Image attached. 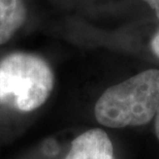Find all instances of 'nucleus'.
<instances>
[{
  "label": "nucleus",
  "instance_id": "1",
  "mask_svg": "<svg viewBox=\"0 0 159 159\" xmlns=\"http://www.w3.org/2000/svg\"><path fill=\"white\" fill-rule=\"evenodd\" d=\"M159 104V69L149 68L111 86L94 107L95 119L109 128L143 126L154 119Z\"/></svg>",
  "mask_w": 159,
  "mask_h": 159
},
{
  "label": "nucleus",
  "instance_id": "2",
  "mask_svg": "<svg viewBox=\"0 0 159 159\" xmlns=\"http://www.w3.org/2000/svg\"><path fill=\"white\" fill-rule=\"evenodd\" d=\"M55 84L46 60L29 53H12L0 61V104L32 112L49 99Z\"/></svg>",
  "mask_w": 159,
  "mask_h": 159
},
{
  "label": "nucleus",
  "instance_id": "3",
  "mask_svg": "<svg viewBox=\"0 0 159 159\" xmlns=\"http://www.w3.org/2000/svg\"><path fill=\"white\" fill-rule=\"evenodd\" d=\"M64 159H116L109 134L101 128L81 133L71 142Z\"/></svg>",
  "mask_w": 159,
  "mask_h": 159
},
{
  "label": "nucleus",
  "instance_id": "4",
  "mask_svg": "<svg viewBox=\"0 0 159 159\" xmlns=\"http://www.w3.org/2000/svg\"><path fill=\"white\" fill-rule=\"evenodd\" d=\"M26 20L23 0H0V46L20 29Z\"/></svg>",
  "mask_w": 159,
  "mask_h": 159
},
{
  "label": "nucleus",
  "instance_id": "5",
  "mask_svg": "<svg viewBox=\"0 0 159 159\" xmlns=\"http://www.w3.org/2000/svg\"><path fill=\"white\" fill-rule=\"evenodd\" d=\"M150 48L154 55L156 56L157 58H159V29L151 37Z\"/></svg>",
  "mask_w": 159,
  "mask_h": 159
},
{
  "label": "nucleus",
  "instance_id": "6",
  "mask_svg": "<svg viewBox=\"0 0 159 159\" xmlns=\"http://www.w3.org/2000/svg\"><path fill=\"white\" fill-rule=\"evenodd\" d=\"M143 1L145 3H147V4L153 9L157 20L159 21V0H143Z\"/></svg>",
  "mask_w": 159,
  "mask_h": 159
},
{
  "label": "nucleus",
  "instance_id": "7",
  "mask_svg": "<svg viewBox=\"0 0 159 159\" xmlns=\"http://www.w3.org/2000/svg\"><path fill=\"white\" fill-rule=\"evenodd\" d=\"M154 130H155V135L159 142V104L156 111V114L154 116Z\"/></svg>",
  "mask_w": 159,
  "mask_h": 159
}]
</instances>
